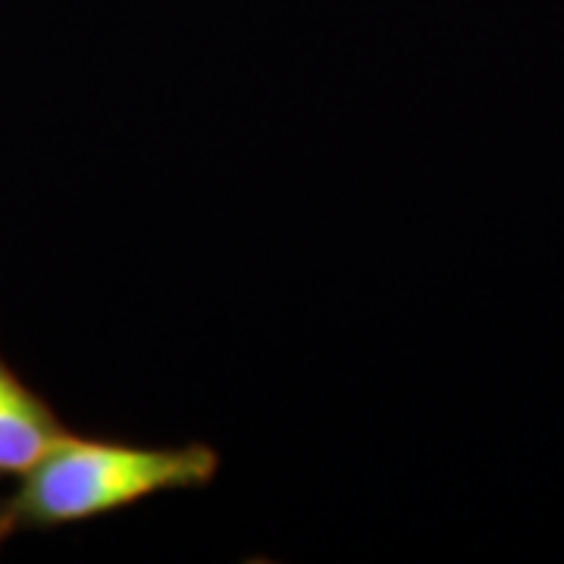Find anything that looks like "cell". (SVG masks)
<instances>
[{"label":"cell","instance_id":"obj_1","mask_svg":"<svg viewBox=\"0 0 564 564\" xmlns=\"http://www.w3.org/2000/svg\"><path fill=\"white\" fill-rule=\"evenodd\" d=\"M220 470L204 443L141 445L66 433L25 477L0 514L13 527H69L107 518L163 492L204 489Z\"/></svg>","mask_w":564,"mask_h":564},{"label":"cell","instance_id":"obj_2","mask_svg":"<svg viewBox=\"0 0 564 564\" xmlns=\"http://www.w3.org/2000/svg\"><path fill=\"white\" fill-rule=\"evenodd\" d=\"M66 436V426L0 358V477H25Z\"/></svg>","mask_w":564,"mask_h":564}]
</instances>
